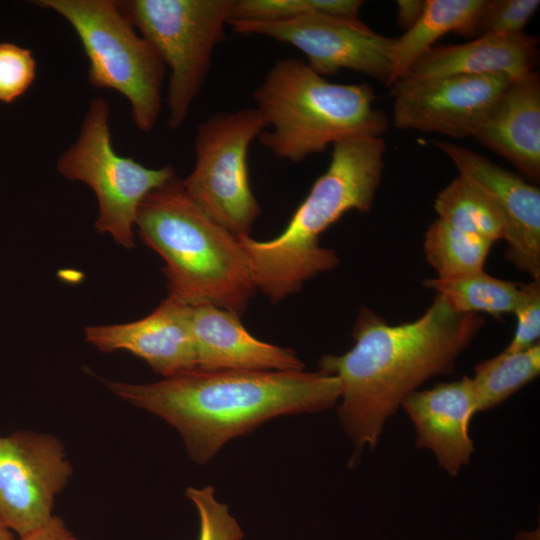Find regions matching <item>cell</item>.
<instances>
[{"label": "cell", "mask_w": 540, "mask_h": 540, "mask_svg": "<svg viewBox=\"0 0 540 540\" xmlns=\"http://www.w3.org/2000/svg\"><path fill=\"white\" fill-rule=\"evenodd\" d=\"M484 324L479 314L458 313L438 294L422 316L403 324L390 325L366 307L359 310L353 347L319 360V371L340 380L338 415L354 457L377 446L386 421L409 394L454 370Z\"/></svg>", "instance_id": "1"}, {"label": "cell", "mask_w": 540, "mask_h": 540, "mask_svg": "<svg viewBox=\"0 0 540 540\" xmlns=\"http://www.w3.org/2000/svg\"><path fill=\"white\" fill-rule=\"evenodd\" d=\"M105 384L176 428L197 464L207 463L228 440L274 417L329 409L341 394L336 376L304 370L193 369L153 383Z\"/></svg>", "instance_id": "2"}, {"label": "cell", "mask_w": 540, "mask_h": 540, "mask_svg": "<svg viewBox=\"0 0 540 540\" xmlns=\"http://www.w3.org/2000/svg\"><path fill=\"white\" fill-rule=\"evenodd\" d=\"M327 170L312 185L284 230L258 241L238 237L257 290L272 303L301 291L304 283L335 268L337 253L322 247L320 236L346 212L367 213L384 168L383 137H352L332 145Z\"/></svg>", "instance_id": "3"}, {"label": "cell", "mask_w": 540, "mask_h": 540, "mask_svg": "<svg viewBox=\"0 0 540 540\" xmlns=\"http://www.w3.org/2000/svg\"><path fill=\"white\" fill-rule=\"evenodd\" d=\"M135 228L165 261L168 296L212 304L240 317L257 289L239 239L211 219L176 175L140 203Z\"/></svg>", "instance_id": "4"}, {"label": "cell", "mask_w": 540, "mask_h": 540, "mask_svg": "<svg viewBox=\"0 0 540 540\" xmlns=\"http://www.w3.org/2000/svg\"><path fill=\"white\" fill-rule=\"evenodd\" d=\"M267 127L258 136L274 156L293 163L352 137H382L386 114L367 83L326 80L298 58L279 59L253 92Z\"/></svg>", "instance_id": "5"}, {"label": "cell", "mask_w": 540, "mask_h": 540, "mask_svg": "<svg viewBox=\"0 0 540 540\" xmlns=\"http://www.w3.org/2000/svg\"><path fill=\"white\" fill-rule=\"evenodd\" d=\"M74 29L89 61L88 80L112 89L130 105L135 126L148 133L161 109L166 67L112 0H39Z\"/></svg>", "instance_id": "6"}, {"label": "cell", "mask_w": 540, "mask_h": 540, "mask_svg": "<svg viewBox=\"0 0 540 540\" xmlns=\"http://www.w3.org/2000/svg\"><path fill=\"white\" fill-rule=\"evenodd\" d=\"M123 15L168 67V127L186 120L201 91L235 0L116 1Z\"/></svg>", "instance_id": "7"}, {"label": "cell", "mask_w": 540, "mask_h": 540, "mask_svg": "<svg viewBox=\"0 0 540 540\" xmlns=\"http://www.w3.org/2000/svg\"><path fill=\"white\" fill-rule=\"evenodd\" d=\"M110 115L109 102L104 97L93 98L76 142L59 156L56 167L63 177L86 184L96 195V229L131 249L140 203L176 174L170 164L148 168L119 155L112 145Z\"/></svg>", "instance_id": "8"}, {"label": "cell", "mask_w": 540, "mask_h": 540, "mask_svg": "<svg viewBox=\"0 0 540 540\" xmlns=\"http://www.w3.org/2000/svg\"><path fill=\"white\" fill-rule=\"evenodd\" d=\"M266 128L257 108L212 114L197 128L195 164L182 180L192 200L236 237L250 236L262 213L249 182L248 150Z\"/></svg>", "instance_id": "9"}, {"label": "cell", "mask_w": 540, "mask_h": 540, "mask_svg": "<svg viewBox=\"0 0 540 540\" xmlns=\"http://www.w3.org/2000/svg\"><path fill=\"white\" fill-rule=\"evenodd\" d=\"M239 34H258L289 44L307 65L326 77L341 69L366 74L387 84L395 38L376 33L360 19L310 14L283 21H229Z\"/></svg>", "instance_id": "10"}, {"label": "cell", "mask_w": 540, "mask_h": 540, "mask_svg": "<svg viewBox=\"0 0 540 540\" xmlns=\"http://www.w3.org/2000/svg\"><path fill=\"white\" fill-rule=\"evenodd\" d=\"M72 466L54 436L32 431L0 435V516L19 537L42 527L53 515L56 495Z\"/></svg>", "instance_id": "11"}, {"label": "cell", "mask_w": 540, "mask_h": 540, "mask_svg": "<svg viewBox=\"0 0 540 540\" xmlns=\"http://www.w3.org/2000/svg\"><path fill=\"white\" fill-rule=\"evenodd\" d=\"M512 80L500 74L403 77L393 83L395 127L472 137Z\"/></svg>", "instance_id": "12"}, {"label": "cell", "mask_w": 540, "mask_h": 540, "mask_svg": "<svg viewBox=\"0 0 540 540\" xmlns=\"http://www.w3.org/2000/svg\"><path fill=\"white\" fill-rule=\"evenodd\" d=\"M433 143L497 209L505 228L506 259L532 279H540V190L466 147L440 140Z\"/></svg>", "instance_id": "13"}, {"label": "cell", "mask_w": 540, "mask_h": 540, "mask_svg": "<svg viewBox=\"0 0 540 540\" xmlns=\"http://www.w3.org/2000/svg\"><path fill=\"white\" fill-rule=\"evenodd\" d=\"M189 312V305L168 296L137 321L87 326L85 339L102 352H130L156 373L170 377L197 369Z\"/></svg>", "instance_id": "14"}, {"label": "cell", "mask_w": 540, "mask_h": 540, "mask_svg": "<svg viewBox=\"0 0 540 540\" xmlns=\"http://www.w3.org/2000/svg\"><path fill=\"white\" fill-rule=\"evenodd\" d=\"M401 406L414 426L416 446L430 450L442 469L457 476L474 452L468 434L469 423L477 413L471 378L463 376L458 381L416 390Z\"/></svg>", "instance_id": "15"}, {"label": "cell", "mask_w": 540, "mask_h": 540, "mask_svg": "<svg viewBox=\"0 0 540 540\" xmlns=\"http://www.w3.org/2000/svg\"><path fill=\"white\" fill-rule=\"evenodd\" d=\"M197 369L204 371H302L294 350L255 338L240 316L212 304L190 306Z\"/></svg>", "instance_id": "16"}, {"label": "cell", "mask_w": 540, "mask_h": 540, "mask_svg": "<svg viewBox=\"0 0 540 540\" xmlns=\"http://www.w3.org/2000/svg\"><path fill=\"white\" fill-rule=\"evenodd\" d=\"M526 177L540 178V76L511 81L473 136Z\"/></svg>", "instance_id": "17"}, {"label": "cell", "mask_w": 540, "mask_h": 540, "mask_svg": "<svg viewBox=\"0 0 540 540\" xmlns=\"http://www.w3.org/2000/svg\"><path fill=\"white\" fill-rule=\"evenodd\" d=\"M538 44L537 36L522 32L486 34L463 44L433 46L403 77L500 74L513 81L535 70Z\"/></svg>", "instance_id": "18"}, {"label": "cell", "mask_w": 540, "mask_h": 540, "mask_svg": "<svg viewBox=\"0 0 540 540\" xmlns=\"http://www.w3.org/2000/svg\"><path fill=\"white\" fill-rule=\"evenodd\" d=\"M486 0H426L415 24L395 38L391 51V72L387 86L401 79L433 44L449 32L469 37Z\"/></svg>", "instance_id": "19"}, {"label": "cell", "mask_w": 540, "mask_h": 540, "mask_svg": "<svg viewBox=\"0 0 540 540\" xmlns=\"http://www.w3.org/2000/svg\"><path fill=\"white\" fill-rule=\"evenodd\" d=\"M423 284L458 313L481 312L500 317L514 313L521 298L520 284L498 279L483 270L454 278H430Z\"/></svg>", "instance_id": "20"}, {"label": "cell", "mask_w": 540, "mask_h": 540, "mask_svg": "<svg viewBox=\"0 0 540 540\" xmlns=\"http://www.w3.org/2000/svg\"><path fill=\"white\" fill-rule=\"evenodd\" d=\"M438 218L455 229L491 243L504 240L500 214L487 196L472 182L458 175L436 197Z\"/></svg>", "instance_id": "21"}, {"label": "cell", "mask_w": 540, "mask_h": 540, "mask_svg": "<svg viewBox=\"0 0 540 540\" xmlns=\"http://www.w3.org/2000/svg\"><path fill=\"white\" fill-rule=\"evenodd\" d=\"M540 372V343L523 351H502L493 358L478 363L471 378L476 399V411L490 410L523 386L534 380Z\"/></svg>", "instance_id": "22"}, {"label": "cell", "mask_w": 540, "mask_h": 540, "mask_svg": "<svg viewBox=\"0 0 540 540\" xmlns=\"http://www.w3.org/2000/svg\"><path fill=\"white\" fill-rule=\"evenodd\" d=\"M493 243L453 228L437 218L424 236V254L437 278H454L483 270Z\"/></svg>", "instance_id": "23"}, {"label": "cell", "mask_w": 540, "mask_h": 540, "mask_svg": "<svg viewBox=\"0 0 540 540\" xmlns=\"http://www.w3.org/2000/svg\"><path fill=\"white\" fill-rule=\"evenodd\" d=\"M361 0H235L229 21H283L310 14L358 20Z\"/></svg>", "instance_id": "24"}, {"label": "cell", "mask_w": 540, "mask_h": 540, "mask_svg": "<svg viewBox=\"0 0 540 540\" xmlns=\"http://www.w3.org/2000/svg\"><path fill=\"white\" fill-rule=\"evenodd\" d=\"M539 6V0H486L469 37L522 33Z\"/></svg>", "instance_id": "25"}, {"label": "cell", "mask_w": 540, "mask_h": 540, "mask_svg": "<svg viewBox=\"0 0 540 540\" xmlns=\"http://www.w3.org/2000/svg\"><path fill=\"white\" fill-rule=\"evenodd\" d=\"M211 486L189 487L186 496L196 507L199 516L198 540H242L244 533L228 506L214 496Z\"/></svg>", "instance_id": "26"}, {"label": "cell", "mask_w": 540, "mask_h": 540, "mask_svg": "<svg viewBox=\"0 0 540 540\" xmlns=\"http://www.w3.org/2000/svg\"><path fill=\"white\" fill-rule=\"evenodd\" d=\"M32 52L14 43H0V102L12 103L22 96L36 77Z\"/></svg>", "instance_id": "27"}, {"label": "cell", "mask_w": 540, "mask_h": 540, "mask_svg": "<svg viewBox=\"0 0 540 540\" xmlns=\"http://www.w3.org/2000/svg\"><path fill=\"white\" fill-rule=\"evenodd\" d=\"M521 298L514 310L517 320L515 334L506 353L523 351L537 343L540 336V279L520 284Z\"/></svg>", "instance_id": "28"}, {"label": "cell", "mask_w": 540, "mask_h": 540, "mask_svg": "<svg viewBox=\"0 0 540 540\" xmlns=\"http://www.w3.org/2000/svg\"><path fill=\"white\" fill-rule=\"evenodd\" d=\"M17 540H77L68 530L63 520L53 516L42 527L34 532L19 537Z\"/></svg>", "instance_id": "29"}, {"label": "cell", "mask_w": 540, "mask_h": 540, "mask_svg": "<svg viewBox=\"0 0 540 540\" xmlns=\"http://www.w3.org/2000/svg\"><path fill=\"white\" fill-rule=\"evenodd\" d=\"M426 0H398L397 24L408 30L419 19L425 8Z\"/></svg>", "instance_id": "30"}, {"label": "cell", "mask_w": 540, "mask_h": 540, "mask_svg": "<svg viewBox=\"0 0 540 540\" xmlns=\"http://www.w3.org/2000/svg\"><path fill=\"white\" fill-rule=\"evenodd\" d=\"M0 540H17L0 516Z\"/></svg>", "instance_id": "31"}, {"label": "cell", "mask_w": 540, "mask_h": 540, "mask_svg": "<svg viewBox=\"0 0 540 540\" xmlns=\"http://www.w3.org/2000/svg\"><path fill=\"white\" fill-rule=\"evenodd\" d=\"M517 540H539L538 532L533 533H523L518 536Z\"/></svg>", "instance_id": "32"}]
</instances>
